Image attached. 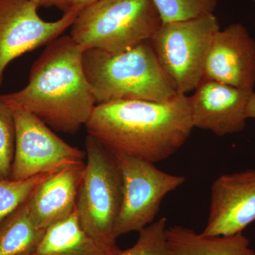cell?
Returning <instances> with one entry per match:
<instances>
[{
  "label": "cell",
  "instance_id": "6da1fadb",
  "mask_svg": "<svg viewBox=\"0 0 255 255\" xmlns=\"http://www.w3.org/2000/svg\"><path fill=\"white\" fill-rule=\"evenodd\" d=\"M88 135L114 155L156 163L187 142L194 128L189 97L168 102L119 100L95 106L87 122Z\"/></svg>",
  "mask_w": 255,
  "mask_h": 255
},
{
  "label": "cell",
  "instance_id": "7a4b0ae2",
  "mask_svg": "<svg viewBox=\"0 0 255 255\" xmlns=\"http://www.w3.org/2000/svg\"><path fill=\"white\" fill-rule=\"evenodd\" d=\"M83 52L70 35L56 38L32 65L27 85L0 95V101L29 111L53 130L76 134L97 105L84 70Z\"/></svg>",
  "mask_w": 255,
  "mask_h": 255
},
{
  "label": "cell",
  "instance_id": "3957f363",
  "mask_svg": "<svg viewBox=\"0 0 255 255\" xmlns=\"http://www.w3.org/2000/svg\"><path fill=\"white\" fill-rule=\"evenodd\" d=\"M82 62L97 105L119 100L164 102L178 95L149 41L119 53L87 50Z\"/></svg>",
  "mask_w": 255,
  "mask_h": 255
},
{
  "label": "cell",
  "instance_id": "277c9868",
  "mask_svg": "<svg viewBox=\"0 0 255 255\" xmlns=\"http://www.w3.org/2000/svg\"><path fill=\"white\" fill-rule=\"evenodd\" d=\"M162 23L152 0H97L79 13L70 36L83 51L119 53L150 41Z\"/></svg>",
  "mask_w": 255,
  "mask_h": 255
},
{
  "label": "cell",
  "instance_id": "5b68a950",
  "mask_svg": "<svg viewBox=\"0 0 255 255\" xmlns=\"http://www.w3.org/2000/svg\"><path fill=\"white\" fill-rule=\"evenodd\" d=\"M85 148L87 162L76 204L79 219L96 241L117 246L114 232L123 198L118 160L89 135L85 138Z\"/></svg>",
  "mask_w": 255,
  "mask_h": 255
},
{
  "label": "cell",
  "instance_id": "8992f818",
  "mask_svg": "<svg viewBox=\"0 0 255 255\" xmlns=\"http://www.w3.org/2000/svg\"><path fill=\"white\" fill-rule=\"evenodd\" d=\"M220 28L214 14L203 15L163 22L149 41L178 94L194 91L204 79L206 55Z\"/></svg>",
  "mask_w": 255,
  "mask_h": 255
},
{
  "label": "cell",
  "instance_id": "52a82bcc",
  "mask_svg": "<svg viewBox=\"0 0 255 255\" xmlns=\"http://www.w3.org/2000/svg\"><path fill=\"white\" fill-rule=\"evenodd\" d=\"M115 155L123 179L122 207L114 232L117 239L153 223L164 197L182 185L186 178L166 173L148 161Z\"/></svg>",
  "mask_w": 255,
  "mask_h": 255
},
{
  "label": "cell",
  "instance_id": "ba28073f",
  "mask_svg": "<svg viewBox=\"0 0 255 255\" xmlns=\"http://www.w3.org/2000/svg\"><path fill=\"white\" fill-rule=\"evenodd\" d=\"M10 108L14 114L16 140L9 179L25 180L85 162L86 152L69 145L36 115L21 107Z\"/></svg>",
  "mask_w": 255,
  "mask_h": 255
},
{
  "label": "cell",
  "instance_id": "9c48e42d",
  "mask_svg": "<svg viewBox=\"0 0 255 255\" xmlns=\"http://www.w3.org/2000/svg\"><path fill=\"white\" fill-rule=\"evenodd\" d=\"M38 9L31 0H0V86L12 60L59 38L79 14L69 10L60 19L46 21Z\"/></svg>",
  "mask_w": 255,
  "mask_h": 255
},
{
  "label": "cell",
  "instance_id": "30bf717a",
  "mask_svg": "<svg viewBox=\"0 0 255 255\" xmlns=\"http://www.w3.org/2000/svg\"><path fill=\"white\" fill-rule=\"evenodd\" d=\"M255 221V169L219 176L213 183L207 223L201 234L232 236Z\"/></svg>",
  "mask_w": 255,
  "mask_h": 255
},
{
  "label": "cell",
  "instance_id": "8fae6325",
  "mask_svg": "<svg viewBox=\"0 0 255 255\" xmlns=\"http://www.w3.org/2000/svg\"><path fill=\"white\" fill-rule=\"evenodd\" d=\"M253 92L203 79L189 97L194 128L209 130L219 136L243 131Z\"/></svg>",
  "mask_w": 255,
  "mask_h": 255
},
{
  "label": "cell",
  "instance_id": "7c38bea8",
  "mask_svg": "<svg viewBox=\"0 0 255 255\" xmlns=\"http://www.w3.org/2000/svg\"><path fill=\"white\" fill-rule=\"evenodd\" d=\"M204 78L254 91L255 41L242 23L215 33L204 65Z\"/></svg>",
  "mask_w": 255,
  "mask_h": 255
},
{
  "label": "cell",
  "instance_id": "4fadbf2b",
  "mask_svg": "<svg viewBox=\"0 0 255 255\" xmlns=\"http://www.w3.org/2000/svg\"><path fill=\"white\" fill-rule=\"evenodd\" d=\"M85 170V162L69 166L36 186L26 202L37 228L46 231L75 211Z\"/></svg>",
  "mask_w": 255,
  "mask_h": 255
},
{
  "label": "cell",
  "instance_id": "5bb4252c",
  "mask_svg": "<svg viewBox=\"0 0 255 255\" xmlns=\"http://www.w3.org/2000/svg\"><path fill=\"white\" fill-rule=\"evenodd\" d=\"M118 246H105L82 227L75 209L68 217L46 228L31 255H115Z\"/></svg>",
  "mask_w": 255,
  "mask_h": 255
},
{
  "label": "cell",
  "instance_id": "9a60e30c",
  "mask_svg": "<svg viewBox=\"0 0 255 255\" xmlns=\"http://www.w3.org/2000/svg\"><path fill=\"white\" fill-rule=\"evenodd\" d=\"M171 255H255L251 242L243 234L206 236L181 226L167 227Z\"/></svg>",
  "mask_w": 255,
  "mask_h": 255
},
{
  "label": "cell",
  "instance_id": "2e32d148",
  "mask_svg": "<svg viewBox=\"0 0 255 255\" xmlns=\"http://www.w3.org/2000/svg\"><path fill=\"white\" fill-rule=\"evenodd\" d=\"M44 233L33 223L25 201L0 223V255H31Z\"/></svg>",
  "mask_w": 255,
  "mask_h": 255
},
{
  "label": "cell",
  "instance_id": "e0dca14e",
  "mask_svg": "<svg viewBox=\"0 0 255 255\" xmlns=\"http://www.w3.org/2000/svg\"><path fill=\"white\" fill-rule=\"evenodd\" d=\"M163 22L214 14L218 0H152Z\"/></svg>",
  "mask_w": 255,
  "mask_h": 255
},
{
  "label": "cell",
  "instance_id": "ac0fdd59",
  "mask_svg": "<svg viewBox=\"0 0 255 255\" xmlns=\"http://www.w3.org/2000/svg\"><path fill=\"white\" fill-rule=\"evenodd\" d=\"M167 221L165 217L143 228L136 243L126 251L115 255H171L167 243Z\"/></svg>",
  "mask_w": 255,
  "mask_h": 255
},
{
  "label": "cell",
  "instance_id": "d6986e66",
  "mask_svg": "<svg viewBox=\"0 0 255 255\" xmlns=\"http://www.w3.org/2000/svg\"><path fill=\"white\" fill-rule=\"evenodd\" d=\"M52 174H40L25 180H0V223L27 200L36 186Z\"/></svg>",
  "mask_w": 255,
  "mask_h": 255
},
{
  "label": "cell",
  "instance_id": "ffe728a7",
  "mask_svg": "<svg viewBox=\"0 0 255 255\" xmlns=\"http://www.w3.org/2000/svg\"><path fill=\"white\" fill-rule=\"evenodd\" d=\"M16 129L14 114L0 101V180L9 179L14 161Z\"/></svg>",
  "mask_w": 255,
  "mask_h": 255
},
{
  "label": "cell",
  "instance_id": "44dd1931",
  "mask_svg": "<svg viewBox=\"0 0 255 255\" xmlns=\"http://www.w3.org/2000/svg\"><path fill=\"white\" fill-rule=\"evenodd\" d=\"M39 7H55L63 13L67 12L70 9L72 0H31Z\"/></svg>",
  "mask_w": 255,
  "mask_h": 255
},
{
  "label": "cell",
  "instance_id": "7402d4cb",
  "mask_svg": "<svg viewBox=\"0 0 255 255\" xmlns=\"http://www.w3.org/2000/svg\"><path fill=\"white\" fill-rule=\"evenodd\" d=\"M97 1V0H72L70 10H73L80 13L84 8Z\"/></svg>",
  "mask_w": 255,
  "mask_h": 255
},
{
  "label": "cell",
  "instance_id": "603a6c76",
  "mask_svg": "<svg viewBox=\"0 0 255 255\" xmlns=\"http://www.w3.org/2000/svg\"><path fill=\"white\" fill-rule=\"evenodd\" d=\"M247 117L248 119H255V92H253L250 97L247 107Z\"/></svg>",
  "mask_w": 255,
  "mask_h": 255
},
{
  "label": "cell",
  "instance_id": "cb8c5ba5",
  "mask_svg": "<svg viewBox=\"0 0 255 255\" xmlns=\"http://www.w3.org/2000/svg\"></svg>",
  "mask_w": 255,
  "mask_h": 255
}]
</instances>
